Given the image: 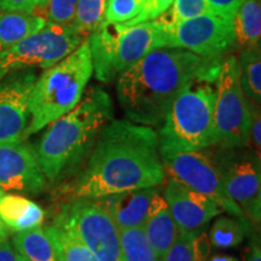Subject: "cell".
Segmentation results:
<instances>
[{
    "label": "cell",
    "mask_w": 261,
    "mask_h": 261,
    "mask_svg": "<svg viewBox=\"0 0 261 261\" xmlns=\"http://www.w3.org/2000/svg\"><path fill=\"white\" fill-rule=\"evenodd\" d=\"M165 180L158 132L129 120H112L100 130L69 194L71 198H100L161 187Z\"/></svg>",
    "instance_id": "cell-1"
},
{
    "label": "cell",
    "mask_w": 261,
    "mask_h": 261,
    "mask_svg": "<svg viewBox=\"0 0 261 261\" xmlns=\"http://www.w3.org/2000/svg\"><path fill=\"white\" fill-rule=\"evenodd\" d=\"M223 60L201 57L179 47L152 50L117 76L120 107L129 121L160 126L174 98L189 84L217 81Z\"/></svg>",
    "instance_id": "cell-2"
},
{
    "label": "cell",
    "mask_w": 261,
    "mask_h": 261,
    "mask_svg": "<svg viewBox=\"0 0 261 261\" xmlns=\"http://www.w3.org/2000/svg\"><path fill=\"white\" fill-rule=\"evenodd\" d=\"M113 115L112 98L94 86L84 93L70 112L46 126L33 149L48 182H56L79 171Z\"/></svg>",
    "instance_id": "cell-3"
},
{
    "label": "cell",
    "mask_w": 261,
    "mask_h": 261,
    "mask_svg": "<svg viewBox=\"0 0 261 261\" xmlns=\"http://www.w3.org/2000/svg\"><path fill=\"white\" fill-rule=\"evenodd\" d=\"M87 42L94 76L110 84L149 52L169 47L168 19L162 15L133 25L104 21L87 37Z\"/></svg>",
    "instance_id": "cell-4"
},
{
    "label": "cell",
    "mask_w": 261,
    "mask_h": 261,
    "mask_svg": "<svg viewBox=\"0 0 261 261\" xmlns=\"http://www.w3.org/2000/svg\"><path fill=\"white\" fill-rule=\"evenodd\" d=\"M93 75L87 39L73 52L37 77L29 98V121L25 138L46 128L80 102Z\"/></svg>",
    "instance_id": "cell-5"
},
{
    "label": "cell",
    "mask_w": 261,
    "mask_h": 261,
    "mask_svg": "<svg viewBox=\"0 0 261 261\" xmlns=\"http://www.w3.org/2000/svg\"><path fill=\"white\" fill-rule=\"evenodd\" d=\"M215 83L192 81L174 98L158 132L160 146L201 150L217 145Z\"/></svg>",
    "instance_id": "cell-6"
},
{
    "label": "cell",
    "mask_w": 261,
    "mask_h": 261,
    "mask_svg": "<svg viewBox=\"0 0 261 261\" xmlns=\"http://www.w3.org/2000/svg\"><path fill=\"white\" fill-rule=\"evenodd\" d=\"M102 261H123L120 230L97 198L76 197L62 204L54 220Z\"/></svg>",
    "instance_id": "cell-7"
},
{
    "label": "cell",
    "mask_w": 261,
    "mask_h": 261,
    "mask_svg": "<svg viewBox=\"0 0 261 261\" xmlns=\"http://www.w3.org/2000/svg\"><path fill=\"white\" fill-rule=\"evenodd\" d=\"M215 146V145H214ZM214 146L201 150H181L160 146V155L169 179L207 196L223 212L243 217L241 208L231 200L218 167Z\"/></svg>",
    "instance_id": "cell-8"
},
{
    "label": "cell",
    "mask_w": 261,
    "mask_h": 261,
    "mask_svg": "<svg viewBox=\"0 0 261 261\" xmlns=\"http://www.w3.org/2000/svg\"><path fill=\"white\" fill-rule=\"evenodd\" d=\"M214 128L217 145L246 148L250 140V110L240 84V67L236 56L221 62L215 81Z\"/></svg>",
    "instance_id": "cell-9"
},
{
    "label": "cell",
    "mask_w": 261,
    "mask_h": 261,
    "mask_svg": "<svg viewBox=\"0 0 261 261\" xmlns=\"http://www.w3.org/2000/svg\"><path fill=\"white\" fill-rule=\"evenodd\" d=\"M84 40L70 24L47 22L41 31L0 51V80L15 71L47 69L73 52Z\"/></svg>",
    "instance_id": "cell-10"
},
{
    "label": "cell",
    "mask_w": 261,
    "mask_h": 261,
    "mask_svg": "<svg viewBox=\"0 0 261 261\" xmlns=\"http://www.w3.org/2000/svg\"><path fill=\"white\" fill-rule=\"evenodd\" d=\"M215 158L228 196L244 218L259 225L261 219V158L249 146L224 148L215 145Z\"/></svg>",
    "instance_id": "cell-11"
},
{
    "label": "cell",
    "mask_w": 261,
    "mask_h": 261,
    "mask_svg": "<svg viewBox=\"0 0 261 261\" xmlns=\"http://www.w3.org/2000/svg\"><path fill=\"white\" fill-rule=\"evenodd\" d=\"M168 28L169 47L184 48L214 60H223L234 48L232 19L212 12L178 22L168 21Z\"/></svg>",
    "instance_id": "cell-12"
},
{
    "label": "cell",
    "mask_w": 261,
    "mask_h": 261,
    "mask_svg": "<svg viewBox=\"0 0 261 261\" xmlns=\"http://www.w3.org/2000/svg\"><path fill=\"white\" fill-rule=\"evenodd\" d=\"M34 69L19 70L0 80V143L25 140L29 98L37 80Z\"/></svg>",
    "instance_id": "cell-13"
},
{
    "label": "cell",
    "mask_w": 261,
    "mask_h": 261,
    "mask_svg": "<svg viewBox=\"0 0 261 261\" xmlns=\"http://www.w3.org/2000/svg\"><path fill=\"white\" fill-rule=\"evenodd\" d=\"M46 185L31 145L24 140L0 143V191L38 195Z\"/></svg>",
    "instance_id": "cell-14"
},
{
    "label": "cell",
    "mask_w": 261,
    "mask_h": 261,
    "mask_svg": "<svg viewBox=\"0 0 261 261\" xmlns=\"http://www.w3.org/2000/svg\"><path fill=\"white\" fill-rule=\"evenodd\" d=\"M163 198L179 231L184 233L202 232L223 212L210 197L173 179L168 180Z\"/></svg>",
    "instance_id": "cell-15"
},
{
    "label": "cell",
    "mask_w": 261,
    "mask_h": 261,
    "mask_svg": "<svg viewBox=\"0 0 261 261\" xmlns=\"http://www.w3.org/2000/svg\"><path fill=\"white\" fill-rule=\"evenodd\" d=\"M161 194L159 187L135 189L97 198L108 211L119 230L142 227L148 218L155 197Z\"/></svg>",
    "instance_id": "cell-16"
},
{
    "label": "cell",
    "mask_w": 261,
    "mask_h": 261,
    "mask_svg": "<svg viewBox=\"0 0 261 261\" xmlns=\"http://www.w3.org/2000/svg\"><path fill=\"white\" fill-rule=\"evenodd\" d=\"M142 227L159 261H163L166 253L175 242L180 231L161 194L155 197L148 218Z\"/></svg>",
    "instance_id": "cell-17"
},
{
    "label": "cell",
    "mask_w": 261,
    "mask_h": 261,
    "mask_svg": "<svg viewBox=\"0 0 261 261\" xmlns=\"http://www.w3.org/2000/svg\"><path fill=\"white\" fill-rule=\"evenodd\" d=\"M45 212L38 203L24 196L3 192L0 195V221L11 232L41 226Z\"/></svg>",
    "instance_id": "cell-18"
},
{
    "label": "cell",
    "mask_w": 261,
    "mask_h": 261,
    "mask_svg": "<svg viewBox=\"0 0 261 261\" xmlns=\"http://www.w3.org/2000/svg\"><path fill=\"white\" fill-rule=\"evenodd\" d=\"M46 23V17L38 12L0 10V51L41 31Z\"/></svg>",
    "instance_id": "cell-19"
},
{
    "label": "cell",
    "mask_w": 261,
    "mask_h": 261,
    "mask_svg": "<svg viewBox=\"0 0 261 261\" xmlns=\"http://www.w3.org/2000/svg\"><path fill=\"white\" fill-rule=\"evenodd\" d=\"M10 242L17 261H57L54 246L42 226L14 232Z\"/></svg>",
    "instance_id": "cell-20"
},
{
    "label": "cell",
    "mask_w": 261,
    "mask_h": 261,
    "mask_svg": "<svg viewBox=\"0 0 261 261\" xmlns=\"http://www.w3.org/2000/svg\"><path fill=\"white\" fill-rule=\"evenodd\" d=\"M234 47L260 46L261 6L260 0H246L232 18Z\"/></svg>",
    "instance_id": "cell-21"
},
{
    "label": "cell",
    "mask_w": 261,
    "mask_h": 261,
    "mask_svg": "<svg viewBox=\"0 0 261 261\" xmlns=\"http://www.w3.org/2000/svg\"><path fill=\"white\" fill-rule=\"evenodd\" d=\"M238 60L240 84L246 99L260 106L261 103V50L260 46L242 48Z\"/></svg>",
    "instance_id": "cell-22"
},
{
    "label": "cell",
    "mask_w": 261,
    "mask_h": 261,
    "mask_svg": "<svg viewBox=\"0 0 261 261\" xmlns=\"http://www.w3.org/2000/svg\"><path fill=\"white\" fill-rule=\"evenodd\" d=\"M249 221L243 217H218L212 225L210 237L212 247L217 249H232L240 246L252 233Z\"/></svg>",
    "instance_id": "cell-23"
},
{
    "label": "cell",
    "mask_w": 261,
    "mask_h": 261,
    "mask_svg": "<svg viewBox=\"0 0 261 261\" xmlns=\"http://www.w3.org/2000/svg\"><path fill=\"white\" fill-rule=\"evenodd\" d=\"M44 228L54 246L57 261H102L84 244L56 225H48Z\"/></svg>",
    "instance_id": "cell-24"
},
{
    "label": "cell",
    "mask_w": 261,
    "mask_h": 261,
    "mask_svg": "<svg viewBox=\"0 0 261 261\" xmlns=\"http://www.w3.org/2000/svg\"><path fill=\"white\" fill-rule=\"evenodd\" d=\"M120 247L123 261H159L143 227L120 230Z\"/></svg>",
    "instance_id": "cell-25"
},
{
    "label": "cell",
    "mask_w": 261,
    "mask_h": 261,
    "mask_svg": "<svg viewBox=\"0 0 261 261\" xmlns=\"http://www.w3.org/2000/svg\"><path fill=\"white\" fill-rule=\"evenodd\" d=\"M107 0H79L70 25L81 37L87 38L104 22Z\"/></svg>",
    "instance_id": "cell-26"
},
{
    "label": "cell",
    "mask_w": 261,
    "mask_h": 261,
    "mask_svg": "<svg viewBox=\"0 0 261 261\" xmlns=\"http://www.w3.org/2000/svg\"><path fill=\"white\" fill-rule=\"evenodd\" d=\"M146 3L148 0H107L104 21L127 23L144 10Z\"/></svg>",
    "instance_id": "cell-27"
},
{
    "label": "cell",
    "mask_w": 261,
    "mask_h": 261,
    "mask_svg": "<svg viewBox=\"0 0 261 261\" xmlns=\"http://www.w3.org/2000/svg\"><path fill=\"white\" fill-rule=\"evenodd\" d=\"M207 12L210 11H208L205 0H174L171 6V14L168 16L165 15L169 22H178L207 14Z\"/></svg>",
    "instance_id": "cell-28"
},
{
    "label": "cell",
    "mask_w": 261,
    "mask_h": 261,
    "mask_svg": "<svg viewBox=\"0 0 261 261\" xmlns=\"http://www.w3.org/2000/svg\"><path fill=\"white\" fill-rule=\"evenodd\" d=\"M79 0H48L46 6L47 22L57 24H69L75 15Z\"/></svg>",
    "instance_id": "cell-29"
},
{
    "label": "cell",
    "mask_w": 261,
    "mask_h": 261,
    "mask_svg": "<svg viewBox=\"0 0 261 261\" xmlns=\"http://www.w3.org/2000/svg\"><path fill=\"white\" fill-rule=\"evenodd\" d=\"M196 234L180 232L175 242L166 253L163 261H197L194 250Z\"/></svg>",
    "instance_id": "cell-30"
},
{
    "label": "cell",
    "mask_w": 261,
    "mask_h": 261,
    "mask_svg": "<svg viewBox=\"0 0 261 261\" xmlns=\"http://www.w3.org/2000/svg\"><path fill=\"white\" fill-rule=\"evenodd\" d=\"M174 3V0H148L144 10L137 16L135 19L123 23L126 25H133L138 24L140 22L151 21V19H156L161 17L162 15L167 14L171 9V6Z\"/></svg>",
    "instance_id": "cell-31"
},
{
    "label": "cell",
    "mask_w": 261,
    "mask_h": 261,
    "mask_svg": "<svg viewBox=\"0 0 261 261\" xmlns=\"http://www.w3.org/2000/svg\"><path fill=\"white\" fill-rule=\"evenodd\" d=\"M249 103V102H248ZM250 110V140L249 148L261 158V115L260 106L249 103Z\"/></svg>",
    "instance_id": "cell-32"
},
{
    "label": "cell",
    "mask_w": 261,
    "mask_h": 261,
    "mask_svg": "<svg viewBox=\"0 0 261 261\" xmlns=\"http://www.w3.org/2000/svg\"><path fill=\"white\" fill-rule=\"evenodd\" d=\"M48 0H0V10L38 12L46 10Z\"/></svg>",
    "instance_id": "cell-33"
},
{
    "label": "cell",
    "mask_w": 261,
    "mask_h": 261,
    "mask_svg": "<svg viewBox=\"0 0 261 261\" xmlns=\"http://www.w3.org/2000/svg\"><path fill=\"white\" fill-rule=\"evenodd\" d=\"M246 0H205L208 11L212 14L223 16L225 18L232 19L238 8Z\"/></svg>",
    "instance_id": "cell-34"
},
{
    "label": "cell",
    "mask_w": 261,
    "mask_h": 261,
    "mask_svg": "<svg viewBox=\"0 0 261 261\" xmlns=\"http://www.w3.org/2000/svg\"><path fill=\"white\" fill-rule=\"evenodd\" d=\"M252 238L249 241V249L247 252L246 261H261V246L260 236L252 232Z\"/></svg>",
    "instance_id": "cell-35"
},
{
    "label": "cell",
    "mask_w": 261,
    "mask_h": 261,
    "mask_svg": "<svg viewBox=\"0 0 261 261\" xmlns=\"http://www.w3.org/2000/svg\"><path fill=\"white\" fill-rule=\"evenodd\" d=\"M0 261H17L9 237L0 241Z\"/></svg>",
    "instance_id": "cell-36"
},
{
    "label": "cell",
    "mask_w": 261,
    "mask_h": 261,
    "mask_svg": "<svg viewBox=\"0 0 261 261\" xmlns=\"http://www.w3.org/2000/svg\"><path fill=\"white\" fill-rule=\"evenodd\" d=\"M207 261H240V260L232 255H227V254H214V255L208 257Z\"/></svg>",
    "instance_id": "cell-37"
},
{
    "label": "cell",
    "mask_w": 261,
    "mask_h": 261,
    "mask_svg": "<svg viewBox=\"0 0 261 261\" xmlns=\"http://www.w3.org/2000/svg\"><path fill=\"white\" fill-rule=\"evenodd\" d=\"M9 237V231L4 225H0V241L4 240V238Z\"/></svg>",
    "instance_id": "cell-38"
},
{
    "label": "cell",
    "mask_w": 261,
    "mask_h": 261,
    "mask_svg": "<svg viewBox=\"0 0 261 261\" xmlns=\"http://www.w3.org/2000/svg\"><path fill=\"white\" fill-rule=\"evenodd\" d=\"M3 194V192L2 191H0V195H2ZM0 225H3V223H2V221H0Z\"/></svg>",
    "instance_id": "cell-39"
}]
</instances>
